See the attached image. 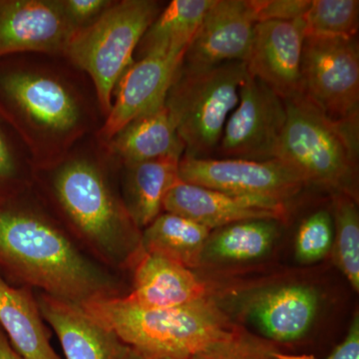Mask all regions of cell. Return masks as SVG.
I'll return each instance as SVG.
<instances>
[{
	"mask_svg": "<svg viewBox=\"0 0 359 359\" xmlns=\"http://www.w3.org/2000/svg\"><path fill=\"white\" fill-rule=\"evenodd\" d=\"M0 276L80 306L129 292L128 278L85 254L33 191L0 207Z\"/></svg>",
	"mask_w": 359,
	"mask_h": 359,
	"instance_id": "6da1fadb",
	"label": "cell"
},
{
	"mask_svg": "<svg viewBox=\"0 0 359 359\" xmlns=\"http://www.w3.org/2000/svg\"><path fill=\"white\" fill-rule=\"evenodd\" d=\"M33 192L85 254L128 278L142 252V231L106 161L72 151L55 166L34 172Z\"/></svg>",
	"mask_w": 359,
	"mask_h": 359,
	"instance_id": "7a4b0ae2",
	"label": "cell"
},
{
	"mask_svg": "<svg viewBox=\"0 0 359 359\" xmlns=\"http://www.w3.org/2000/svg\"><path fill=\"white\" fill-rule=\"evenodd\" d=\"M94 120L88 99L62 73L20 54L0 58V121L22 144L34 172L65 160Z\"/></svg>",
	"mask_w": 359,
	"mask_h": 359,
	"instance_id": "3957f363",
	"label": "cell"
},
{
	"mask_svg": "<svg viewBox=\"0 0 359 359\" xmlns=\"http://www.w3.org/2000/svg\"><path fill=\"white\" fill-rule=\"evenodd\" d=\"M82 308L126 346L177 359H190L228 337L236 325L211 297L173 308H137L121 297Z\"/></svg>",
	"mask_w": 359,
	"mask_h": 359,
	"instance_id": "277c9868",
	"label": "cell"
},
{
	"mask_svg": "<svg viewBox=\"0 0 359 359\" xmlns=\"http://www.w3.org/2000/svg\"><path fill=\"white\" fill-rule=\"evenodd\" d=\"M287 123L276 159L306 186L358 200L359 118L335 121L304 96L285 100Z\"/></svg>",
	"mask_w": 359,
	"mask_h": 359,
	"instance_id": "5b68a950",
	"label": "cell"
},
{
	"mask_svg": "<svg viewBox=\"0 0 359 359\" xmlns=\"http://www.w3.org/2000/svg\"><path fill=\"white\" fill-rule=\"evenodd\" d=\"M245 62L214 66L182 62L168 92L169 111L184 146V156L214 158L229 117L240 100Z\"/></svg>",
	"mask_w": 359,
	"mask_h": 359,
	"instance_id": "8992f818",
	"label": "cell"
},
{
	"mask_svg": "<svg viewBox=\"0 0 359 359\" xmlns=\"http://www.w3.org/2000/svg\"><path fill=\"white\" fill-rule=\"evenodd\" d=\"M161 11L162 4L155 0L114 1L71 37L65 56L91 78L104 117L112 108L116 85L134 62L139 42Z\"/></svg>",
	"mask_w": 359,
	"mask_h": 359,
	"instance_id": "52a82bcc",
	"label": "cell"
},
{
	"mask_svg": "<svg viewBox=\"0 0 359 359\" xmlns=\"http://www.w3.org/2000/svg\"><path fill=\"white\" fill-rule=\"evenodd\" d=\"M302 96L335 120L359 118V50L355 39L306 37Z\"/></svg>",
	"mask_w": 359,
	"mask_h": 359,
	"instance_id": "ba28073f",
	"label": "cell"
},
{
	"mask_svg": "<svg viewBox=\"0 0 359 359\" xmlns=\"http://www.w3.org/2000/svg\"><path fill=\"white\" fill-rule=\"evenodd\" d=\"M179 179L228 195L287 205L306 187L294 168L278 159L257 162L183 156Z\"/></svg>",
	"mask_w": 359,
	"mask_h": 359,
	"instance_id": "9c48e42d",
	"label": "cell"
},
{
	"mask_svg": "<svg viewBox=\"0 0 359 359\" xmlns=\"http://www.w3.org/2000/svg\"><path fill=\"white\" fill-rule=\"evenodd\" d=\"M285 123V101L247 74L238 106L226 123L214 158L257 162L276 159Z\"/></svg>",
	"mask_w": 359,
	"mask_h": 359,
	"instance_id": "30bf717a",
	"label": "cell"
},
{
	"mask_svg": "<svg viewBox=\"0 0 359 359\" xmlns=\"http://www.w3.org/2000/svg\"><path fill=\"white\" fill-rule=\"evenodd\" d=\"M77 29L62 0H0V58L32 52L65 56Z\"/></svg>",
	"mask_w": 359,
	"mask_h": 359,
	"instance_id": "8fae6325",
	"label": "cell"
},
{
	"mask_svg": "<svg viewBox=\"0 0 359 359\" xmlns=\"http://www.w3.org/2000/svg\"><path fill=\"white\" fill-rule=\"evenodd\" d=\"M186 52H160L134 61L115 87V100L97 140L105 145L130 122L165 105Z\"/></svg>",
	"mask_w": 359,
	"mask_h": 359,
	"instance_id": "7c38bea8",
	"label": "cell"
},
{
	"mask_svg": "<svg viewBox=\"0 0 359 359\" xmlns=\"http://www.w3.org/2000/svg\"><path fill=\"white\" fill-rule=\"evenodd\" d=\"M302 20L264 21L255 27L254 41L245 68L283 101L302 95Z\"/></svg>",
	"mask_w": 359,
	"mask_h": 359,
	"instance_id": "4fadbf2b",
	"label": "cell"
},
{
	"mask_svg": "<svg viewBox=\"0 0 359 359\" xmlns=\"http://www.w3.org/2000/svg\"><path fill=\"white\" fill-rule=\"evenodd\" d=\"M257 23L250 0H214L187 48L184 65L245 62Z\"/></svg>",
	"mask_w": 359,
	"mask_h": 359,
	"instance_id": "5bb4252c",
	"label": "cell"
},
{
	"mask_svg": "<svg viewBox=\"0 0 359 359\" xmlns=\"http://www.w3.org/2000/svg\"><path fill=\"white\" fill-rule=\"evenodd\" d=\"M320 309V295L304 283L259 290L245 306L247 320L263 339L276 344L299 341L309 334Z\"/></svg>",
	"mask_w": 359,
	"mask_h": 359,
	"instance_id": "9a60e30c",
	"label": "cell"
},
{
	"mask_svg": "<svg viewBox=\"0 0 359 359\" xmlns=\"http://www.w3.org/2000/svg\"><path fill=\"white\" fill-rule=\"evenodd\" d=\"M163 212L178 215L216 230L228 224L256 219L287 217V205L256 198L238 197L178 180L168 191Z\"/></svg>",
	"mask_w": 359,
	"mask_h": 359,
	"instance_id": "2e32d148",
	"label": "cell"
},
{
	"mask_svg": "<svg viewBox=\"0 0 359 359\" xmlns=\"http://www.w3.org/2000/svg\"><path fill=\"white\" fill-rule=\"evenodd\" d=\"M129 292L122 301L141 309L182 306L210 297L194 269L142 250L128 273Z\"/></svg>",
	"mask_w": 359,
	"mask_h": 359,
	"instance_id": "e0dca14e",
	"label": "cell"
},
{
	"mask_svg": "<svg viewBox=\"0 0 359 359\" xmlns=\"http://www.w3.org/2000/svg\"><path fill=\"white\" fill-rule=\"evenodd\" d=\"M40 313L57 335L65 359H118L124 344L80 304L34 290Z\"/></svg>",
	"mask_w": 359,
	"mask_h": 359,
	"instance_id": "ac0fdd59",
	"label": "cell"
},
{
	"mask_svg": "<svg viewBox=\"0 0 359 359\" xmlns=\"http://www.w3.org/2000/svg\"><path fill=\"white\" fill-rule=\"evenodd\" d=\"M114 164H134L175 157L181 159L185 146L166 106L130 122L102 146Z\"/></svg>",
	"mask_w": 359,
	"mask_h": 359,
	"instance_id": "d6986e66",
	"label": "cell"
},
{
	"mask_svg": "<svg viewBox=\"0 0 359 359\" xmlns=\"http://www.w3.org/2000/svg\"><path fill=\"white\" fill-rule=\"evenodd\" d=\"M34 290L7 283L0 276V327L25 359H62L50 344Z\"/></svg>",
	"mask_w": 359,
	"mask_h": 359,
	"instance_id": "ffe728a7",
	"label": "cell"
},
{
	"mask_svg": "<svg viewBox=\"0 0 359 359\" xmlns=\"http://www.w3.org/2000/svg\"><path fill=\"white\" fill-rule=\"evenodd\" d=\"M180 160L167 157L122 166L120 194L141 231L163 212L168 191L179 180Z\"/></svg>",
	"mask_w": 359,
	"mask_h": 359,
	"instance_id": "44dd1931",
	"label": "cell"
},
{
	"mask_svg": "<svg viewBox=\"0 0 359 359\" xmlns=\"http://www.w3.org/2000/svg\"><path fill=\"white\" fill-rule=\"evenodd\" d=\"M280 223L276 219H247L211 231L203 249L201 268L263 259L276 244Z\"/></svg>",
	"mask_w": 359,
	"mask_h": 359,
	"instance_id": "7402d4cb",
	"label": "cell"
},
{
	"mask_svg": "<svg viewBox=\"0 0 359 359\" xmlns=\"http://www.w3.org/2000/svg\"><path fill=\"white\" fill-rule=\"evenodd\" d=\"M210 233L211 230L202 224L163 212L142 230V250L196 271L201 268V257Z\"/></svg>",
	"mask_w": 359,
	"mask_h": 359,
	"instance_id": "603a6c76",
	"label": "cell"
},
{
	"mask_svg": "<svg viewBox=\"0 0 359 359\" xmlns=\"http://www.w3.org/2000/svg\"><path fill=\"white\" fill-rule=\"evenodd\" d=\"M214 0H173L144 33L135 53L139 59L160 52H186Z\"/></svg>",
	"mask_w": 359,
	"mask_h": 359,
	"instance_id": "cb8c5ba5",
	"label": "cell"
},
{
	"mask_svg": "<svg viewBox=\"0 0 359 359\" xmlns=\"http://www.w3.org/2000/svg\"><path fill=\"white\" fill-rule=\"evenodd\" d=\"M335 264L359 292V214L358 201L344 194H332Z\"/></svg>",
	"mask_w": 359,
	"mask_h": 359,
	"instance_id": "d4e9b609",
	"label": "cell"
},
{
	"mask_svg": "<svg viewBox=\"0 0 359 359\" xmlns=\"http://www.w3.org/2000/svg\"><path fill=\"white\" fill-rule=\"evenodd\" d=\"M302 21L306 37L355 39L358 33V0H311Z\"/></svg>",
	"mask_w": 359,
	"mask_h": 359,
	"instance_id": "484cf974",
	"label": "cell"
},
{
	"mask_svg": "<svg viewBox=\"0 0 359 359\" xmlns=\"http://www.w3.org/2000/svg\"><path fill=\"white\" fill-rule=\"evenodd\" d=\"M34 169L21 154L8 128L0 121V207L13 205L32 193Z\"/></svg>",
	"mask_w": 359,
	"mask_h": 359,
	"instance_id": "4316f807",
	"label": "cell"
},
{
	"mask_svg": "<svg viewBox=\"0 0 359 359\" xmlns=\"http://www.w3.org/2000/svg\"><path fill=\"white\" fill-rule=\"evenodd\" d=\"M190 359H316L280 351L275 344L235 325L230 334Z\"/></svg>",
	"mask_w": 359,
	"mask_h": 359,
	"instance_id": "83f0119b",
	"label": "cell"
},
{
	"mask_svg": "<svg viewBox=\"0 0 359 359\" xmlns=\"http://www.w3.org/2000/svg\"><path fill=\"white\" fill-rule=\"evenodd\" d=\"M334 224L327 209L316 210L302 219L294 241L295 259L309 264L325 259L334 247Z\"/></svg>",
	"mask_w": 359,
	"mask_h": 359,
	"instance_id": "f1b7e54d",
	"label": "cell"
},
{
	"mask_svg": "<svg viewBox=\"0 0 359 359\" xmlns=\"http://www.w3.org/2000/svg\"><path fill=\"white\" fill-rule=\"evenodd\" d=\"M257 22L302 20L311 0H250Z\"/></svg>",
	"mask_w": 359,
	"mask_h": 359,
	"instance_id": "f546056e",
	"label": "cell"
},
{
	"mask_svg": "<svg viewBox=\"0 0 359 359\" xmlns=\"http://www.w3.org/2000/svg\"><path fill=\"white\" fill-rule=\"evenodd\" d=\"M113 2L111 0H62L68 18L78 29L94 22Z\"/></svg>",
	"mask_w": 359,
	"mask_h": 359,
	"instance_id": "4dcf8cb0",
	"label": "cell"
},
{
	"mask_svg": "<svg viewBox=\"0 0 359 359\" xmlns=\"http://www.w3.org/2000/svg\"><path fill=\"white\" fill-rule=\"evenodd\" d=\"M327 359H359V318L355 313L344 339Z\"/></svg>",
	"mask_w": 359,
	"mask_h": 359,
	"instance_id": "1f68e13d",
	"label": "cell"
},
{
	"mask_svg": "<svg viewBox=\"0 0 359 359\" xmlns=\"http://www.w3.org/2000/svg\"><path fill=\"white\" fill-rule=\"evenodd\" d=\"M118 359H177L171 356L161 355V354L144 353L124 344L121 353Z\"/></svg>",
	"mask_w": 359,
	"mask_h": 359,
	"instance_id": "d6a6232c",
	"label": "cell"
},
{
	"mask_svg": "<svg viewBox=\"0 0 359 359\" xmlns=\"http://www.w3.org/2000/svg\"><path fill=\"white\" fill-rule=\"evenodd\" d=\"M0 359H25L11 346L1 327H0Z\"/></svg>",
	"mask_w": 359,
	"mask_h": 359,
	"instance_id": "836d02e7",
	"label": "cell"
}]
</instances>
